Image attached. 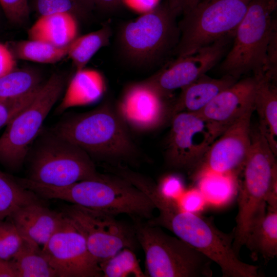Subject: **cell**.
<instances>
[{
	"mask_svg": "<svg viewBox=\"0 0 277 277\" xmlns=\"http://www.w3.org/2000/svg\"><path fill=\"white\" fill-rule=\"evenodd\" d=\"M161 0H122V3L135 12L144 14L156 8Z\"/></svg>",
	"mask_w": 277,
	"mask_h": 277,
	"instance_id": "74e56055",
	"label": "cell"
},
{
	"mask_svg": "<svg viewBox=\"0 0 277 277\" xmlns=\"http://www.w3.org/2000/svg\"><path fill=\"white\" fill-rule=\"evenodd\" d=\"M201 0H167L166 3L177 16L184 14L193 8Z\"/></svg>",
	"mask_w": 277,
	"mask_h": 277,
	"instance_id": "f35d334b",
	"label": "cell"
},
{
	"mask_svg": "<svg viewBox=\"0 0 277 277\" xmlns=\"http://www.w3.org/2000/svg\"><path fill=\"white\" fill-rule=\"evenodd\" d=\"M224 131L198 113L181 112L174 114L171 118L166 152L168 164L176 168L196 166Z\"/></svg>",
	"mask_w": 277,
	"mask_h": 277,
	"instance_id": "7c38bea8",
	"label": "cell"
},
{
	"mask_svg": "<svg viewBox=\"0 0 277 277\" xmlns=\"http://www.w3.org/2000/svg\"><path fill=\"white\" fill-rule=\"evenodd\" d=\"M68 46L58 47L35 39L23 40L13 44L12 53L17 58L43 64H53L67 56Z\"/></svg>",
	"mask_w": 277,
	"mask_h": 277,
	"instance_id": "83f0119b",
	"label": "cell"
},
{
	"mask_svg": "<svg viewBox=\"0 0 277 277\" xmlns=\"http://www.w3.org/2000/svg\"><path fill=\"white\" fill-rule=\"evenodd\" d=\"M65 85L63 76L52 75L33 99L6 125L0 136V162L15 168L25 160L44 122L59 98Z\"/></svg>",
	"mask_w": 277,
	"mask_h": 277,
	"instance_id": "9c48e42d",
	"label": "cell"
},
{
	"mask_svg": "<svg viewBox=\"0 0 277 277\" xmlns=\"http://www.w3.org/2000/svg\"><path fill=\"white\" fill-rule=\"evenodd\" d=\"M4 12L11 22L21 24L29 18L28 0H0Z\"/></svg>",
	"mask_w": 277,
	"mask_h": 277,
	"instance_id": "836d02e7",
	"label": "cell"
},
{
	"mask_svg": "<svg viewBox=\"0 0 277 277\" xmlns=\"http://www.w3.org/2000/svg\"><path fill=\"white\" fill-rule=\"evenodd\" d=\"M106 90V83L102 74L92 69L76 70L64 98L66 106L90 104L98 100Z\"/></svg>",
	"mask_w": 277,
	"mask_h": 277,
	"instance_id": "603a6c76",
	"label": "cell"
},
{
	"mask_svg": "<svg viewBox=\"0 0 277 277\" xmlns=\"http://www.w3.org/2000/svg\"><path fill=\"white\" fill-rule=\"evenodd\" d=\"M94 4L89 0H36L35 8L40 16L57 13H70L85 18Z\"/></svg>",
	"mask_w": 277,
	"mask_h": 277,
	"instance_id": "4dcf8cb0",
	"label": "cell"
},
{
	"mask_svg": "<svg viewBox=\"0 0 277 277\" xmlns=\"http://www.w3.org/2000/svg\"><path fill=\"white\" fill-rule=\"evenodd\" d=\"M252 1L201 0L178 23L180 35L174 49L177 57L234 35Z\"/></svg>",
	"mask_w": 277,
	"mask_h": 277,
	"instance_id": "52a82bcc",
	"label": "cell"
},
{
	"mask_svg": "<svg viewBox=\"0 0 277 277\" xmlns=\"http://www.w3.org/2000/svg\"><path fill=\"white\" fill-rule=\"evenodd\" d=\"M94 5L106 10L116 8L122 3V0H92Z\"/></svg>",
	"mask_w": 277,
	"mask_h": 277,
	"instance_id": "60d3db41",
	"label": "cell"
},
{
	"mask_svg": "<svg viewBox=\"0 0 277 277\" xmlns=\"http://www.w3.org/2000/svg\"><path fill=\"white\" fill-rule=\"evenodd\" d=\"M255 78L254 106L259 118L258 127L276 156L277 89L275 79L265 74Z\"/></svg>",
	"mask_w": 277,
	"mask_h": 277,
	"instance_id": "ffe728a7",
	"label": "cell"
},
{
	"mask_svg": "<svg viewBox=\"0 0 277 277\" xmlns=\"http://www.w3.org/2000/svg\"><path fill=\"white\" fill-rule=\"evenodd\" d=\"M134 250L125 248L100 263L102 277H145Z\"/></svg>",
	"mask_w": 277,
	"mask_h": 277,
	"instance_id": "f546056e",
	"label": "cell"
},
{
	"mask_svg": "<svg viewBox=\"0 0 277 277\" xmlns=\"http://www.w3.org/2000/svg\"><path fill=\"white\" fill-rule=\"evenodd\" d=\"M0 277H16L10 261H7L0 259Z\"/></svg>",
	"mask_w": 277,
	"mask_h": 277,
	"instance_id": "ab89813d",
	"label": "cell"
},
{
	"mask_svg": "<svg viewBox=\"0 0 277 277\" xmlns=\"http://www.w3.org/2000/svg\"><path fill=\"white\" fill-rule=\"evenodd\" d=\"M267 2L270 9L273 12L276 7L277 0H267Z\"/></svg>",
	"mask_w": 277,
	"mask_h": 277,
	"instance_id": "b9f144b4",
	"label": "cell"
},
{
	"mask_svg": "<svg viewBox=\"0 0 277 277\" xmlns=\"http://www.w3.org/2000/svg\"><path fill=\"white\" fill-rule=\"evenodd\" d=\"M16 277H56V273L38 245L24 240L10 260Z\"/></svg>",
	"mask_w": 277,
	"mask_h": 277,
	"instance_id": "cb8c5ba5",
	"label": "cell"
},
{
	"mask_svg": "<svg viewBox=\"0 0 277 277\" xmlns=\"http://www.w3.org/2000/svg\"><path fill=\"white\" fill-rule=\"evenodd\" d=\"M63 212L52 210L40 201L26 204L9 217L24 240L41 248L63 223Z\"/></svg>",
	"mask_w": 277,
	"mask_h": 277,
	"instance_id": "ac0fdd59",
	"label": "cell"
},
{
	"mask_svg": "<svg viewBox=\"0 0 277 277\" xmlns=\"http://www.w3.org/2000/svg\"><path fill=\"white\" fill-rule=\"evenodd\" d=\"M15 57L11 50L0 43V77L15 70Z\"/></svg>",
	"mask_w": 277,
	"mask_h": 277,
	"instance_id": "8d00e7d4",
	"label": "cell"
},
{
	"mask_svg": "<svg viewBox=\"0 0 277 277\" xmlns=\"http://www.w3.org/2000/svg\"><path fill=\"white\" fill-rule=\"evenodd\" d=\"M54 134L79 147L91 157L118 161L138 155L128 128L110 102L65 118L55 127Z\"/></svg>",
	"mask_w": 277,
	"mask_h": 277,
	"instance_id": "3957f363",
	"label": "cell"
},
{
	"mask_svg": "<svg viewBox=\"0 0 277 277\" xmlns=\"http://www.w3.org/2000/svg\"><path fill=\"white\" fill-rule=\"evenodd\" d=\"M42 252L56 277H102L99 264L89 252L84 236L65 215Z\"/></svg>",
	"mask_w": 277,
	"mask_h": 277,
	"instance_id": "4fadbf2b",
	"label": "cell"
},
{
	"mask_svg": "<svg viewBox=\"0 0 277 277\" xmlns=\"http://www.w3.org/2000/svg\"><path fill=\"white\" fill-rule=\"evenodd\" d=\"M251 144L241 171L238 211L233 230V248L239 255L244 245L248 230L254 217L266 204L265 201L271 184L277 181V165L274 154L259 128H251Z\"/></svg>",
	"mask_w": 277,
	"mask_h": 277,
	"instance_id": "5b68a950",
	"label": "cell"
},
{
	"mask_svg": "<svg viewBox=\"0 0 277 277\" xmlns=\"http://www.w3.org/2000/svg\"><path fill=\"white\" fill-rule=\"evenodd\" d=\"M233 37L225 36L192 53L177 57L143 81L167 98L174 90L187 86L213 68L228 49Z\"/></svg>",
	"mask_w": 277,
	"mask_h": 277,
	"instance_id": "5bb4252c",
	"label": "cell"
},
{
	"mask_svg": "<svg viewBox=\"0 0 277 277\" xmlns=\"http://www.w3.org/2000/svg\"><path fill=\"white\" fill-rule=\"evenodd\" d=\"M89 1H92V2H93V1H92V0H89Z\"/></svg>",
	"mask_w": 277,
	"mask_h": 277,
	"instance_id": "7bdbcfd3",
	"label": "cell"
},
{
	"mask_svg": "<svg viewBox=\"0 0 277 277\" xmlns=\"http://www.w3.org/2000/svg\"><path fill=\"white\" fill-rule=\"evenodd\" d=\"M177 16L166 3L125 24L119 34L122 55L130 63L143 65L175 49L180 35Z\"/></svg>",
	"mask_w": 277,
	"mask_h": 277,
	"instance_id": "ba28073f",
	"label": "cell"
},
{
	"mask_svg": "<svg viewBox=\"0 0 277 277\" xmlns=\"http://www.w3.org/2000/svg\"><path fill=\"white\" fill-rule=\"evenodd\" d=\"M159 211L148 221L163 227L215 263L224 277H257L259 266L242 262L233 248V230H219L209 218L183 209L174 199L164 195L157 186L145 191Z\"/></svg>",
	"mask_w": 277,
	"mask_h": 277,
	"instance_id": "6da1fadb",
	"label": "cell"
},
{
	"mask_svg": "<svg viewBox=\"0 0 277 277\" xmlns=\"http://www.w3.org/2000/svg\"><path fill=\"white\" fill-rule=\"evenodd\" d=\"M101 175L86 152L54 134L35 153L27 179L44 185L63 187Z\"/></svg>",
	"mask_w": 277,
	"mask_h": 277,
	"instance_id": "30bf717a",
	"label": "cell"
},
{
	"mask_svg": "<svg viewBox=\"0 0 277 277\" xmlns=\"http://www.w3.org/2000/svg\"><path fill=\"white\" fill-rule=\"evenodd\" d=\"M84 236L88 250L98 264L122 249L137 245L133 226L108 213L72 204L62 211Z\"/></svg>",
	"mask_w": 277,
	"mask_h": 277,
	"instance_id": "8fae6325",
	"label": "cell"
},
{
	"mask_svg": "<svg viewBox=\"0 0 277 277\" xmlns=\"http://www.w3.org/2000/svg\"><path fill=\"white\" fill-rule=\"evenodd\" d=\"M41 85L37 73L29 69L14 70L0 77V101L26 94Z\"/></svg>",
	"mask_w": 277,
	"mask_h": 277,
	"instance_id": "f1b7e54d",
	"label": "cell"
},
{
	"mask_svg": "<svg viewBox=\"0 0 277 277\" xmlns=\"http://www.w3.org/2000/svg\"><path fill=\"white\" fill-rule=\"evenodd\" d=\"M236 81L235 78L227 75L220 78L203 75L181 89L179 96L172 106L171 117L181 112H200L220 92Z\"/></svg>",
	"mask_w": 277,
	"mask_h": 277,
	"instance_id": "d6986e66",
	"label": "cell"
},
{
	"mask_svg": "<svg viewBox=\"0 0 277 277\" xmlns=\"http://www.w3.org/2000/svg\"><path fill=\"white\" fill-rule=\"evenodd\" d=\"M254 256L260 254L266 260L277 255V208L263 205L252 220L245 240Z\"/></svg>",
	"mask_w": 277,
	"mask_h": 277,
	"instance_id": "44dd1931",
	"label": "cell"
},
{
	"mask_svg": "<svg viewBox=\"0 0 277 277\" xmlns=\"http://www.w3.org/2000/svg\"><path fill=\"white\" fill-rule=\"evenodd\" d=\"M166 98L143 81L127 86L115 108L128 128L149 131L171 118Z\"/></svg>",
	"mask_w": 277,
	"mask_h": 277,
	"instance_id": "9a60e30c",
	"label": "cell"
},
{
	"mask_svg": "<svg viewBox=\"0 0 277 277\" xmlns=\"http://www.w3.org/2000/svg\"><path fill=\"white\" fill-rule=\"evenodd\" d=\"M267 0H253L237 27L233 42L220 65L224 75L235 79L250 72L255 77L267 71V51L277 28Z\"/></svg>",
	"mask_w": 277,
	"mask_h": 277,
	"instance_id": "8992f818",
	"label": "cell"
},
{
	"mask_svg": "<svg viewBox=\"0 0 277 277\" xmlns=\"http://www.w3.org/2000/svg\"><path fill=\"white\" fill-rule=\"evenodd\" d=\"M256 78L247 77L220 92L199 113L224 130L251 108L254 101Z\"/></svg>",
	"mask_w": 277,
	"mask_h": 277,
	"instance_id": "e0dca14e",
	"label": "cell"
},
{
	"mask_svg": "<svg viewBox=\"0 0 277 277\" xmlns=\"http://www.w3.org/2000/svg\"><path fill=\"white\" fill-rule=\"evenodd\" d=\"M236 176V174L231 173L201 171L199 189L206 201L216 205L225 203L234 193Z\"/></svg>",
	"mask_w": 277,
	"mask_h": 277,
	"instance_id": "4316f807",
	"label": "cell"
},
{
	"mask_svg": "<svg viewBox=\"0 0 277 277\" xmlns=\"http://www.w3.org/2000/svg\"><path fill=\"white\" fill-rule=\"evenodd\" d=\"M41 85L32 91L17 97L0 101V129L9 122L35 97Z\"/></svg>",
	"mask_w": 277,
	"mask_h": 277,
	"instance_id": "d6a6232c",
	"label": "cell"
},
{
	"mask_svg": "<svg viewBox=\"0 0 277 277\" xmlns=\"http://www.w3.org/2000/svg\"><path fill=\"white\" fill-rule=\"evenodd\" d=\"M133 220L137 242L145 255L146 276H212V261L195 248L148 221Z\"/></svg>",
	"mask_w": 277,
	"mask_h": 277,
	"instance_id": "277c9868",
	"label": "cell"
},
{
	"mask_svg": "<svg viewBox=\"0 0 277 277\" xmlns=\"http://www.w3.org/2000/svg\"><path fill=\"white\" fill-rule=\"evenodd\" d=\"M28 33L29 39L66 47L77 37V18L68 13L39 16Z\"/></svg>",
	"mask_w": 277,
	"mask_h": 277,
	"instance_id": "7402d4cb",
	"label": "cell"
},
{
	"mask_svg": "<svg viewBox=\"0 0 277 277\" xmlns=\"http://www.w3.org/2000/svg\"><path fill=\"white\" fill-rule=\"evenodd\" d=\"M38 201L34 192L0 170V221L9 217L20 207Z\"/></svg>",
	"mask_w": 277,
	"mask_h": 277,
	"instance_id": "484cf974",
	"label": "cell"
},
{
	"mask_svg": "<svg viewBox=\"0 0 277 277\" xmlns=\"http://www.w3.org/2000/svg\"><path fill=\"white\" fill-rule=\"evenodd\" d=\"M112 36L109 24L100 29L76 37L68 46L67 56L76 70L85 67L93 55L102 47L107 46Z\"/></svg>",
	"mask_w": 277,
	"mask_h": 277,
	"instance_id": "d4e9b609",
	"label": "cell"
},
{
	"mask_svg": "<svg viewBox=\"0 0 277 277\" xmlns=\"http://www.w3.org/2000/svg\"><path fill=\"white\" fill-rule=\"evenodd\" d=\"M206 200L199 189H192L185 193L180 206L185 211L195 213L204 207Z\"/></svg>",
	"mask_w": 277,
	"mask_h": 277,
	"instance_id": "e575fe53",
	"label": "cell"
},
{
	"mask_svg": "<svg viewBox=\"0 0 277 277\" xmlns=\"http://www.w3.org/2000/svg\"><path fill=\"white\" fill-rule=\"evenodd\" d=\"M24 239L10 221H0V259L9 261L21 248Z\"/></svg>",
	"mask_w": 277,
	"mask_h": 277,
	"instance_id": "1f68e13d",
	"label": "cell"
},
{
	"mask_svg": "<svg viewBox=\"0 0 277 277\" xmlns=\"http://www.w3.org/2000/svg\"><path fill=\"white\" fill-rule=\"evenodd\" d=\"M158 187L164 195L173 199L182 194L184 190L183 182L176 175L166 177Z\"/></svg>",
	"mask_w": 277,
	"mask_h": 277,
	"instance_id": "d590c367",
	"label": "cell"
},
{
	"mask_svg": "<svg viewBox=\"0 0 277 277\" xmlns=\"http://www.w3.org/2000/svg\"><path fill=\"white\" fill-rule=\"evenodd\" d=\"M34 191L47 199H58L113 215L126 214L132 219L150 220L155 209L151 200L139 188L114 174L81 181L63 187L35 184Z\"/></svg>",
	"mask_w": 277,
	"mask_h": 277,
	"instance_id": "7a4b0ae2",
	"label": "cell"
},
{
	"mask_svg": "<svg viewBox=\"0 0 277 277\" xmlns=\"http://www.w3.org/2000/svg\"><path fill=\"white\" fill-rule=\"evenodd\" d=\"M251 108L234 122L214 141L202 162L201 171L238 174L249 152L251 144Z\"/></svg>",
	"mask_w": 277,
	"mask_h": 277,
	"instance_id": "2e32d148",
	"label": "cell"
}]
</instances>
